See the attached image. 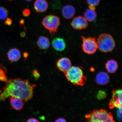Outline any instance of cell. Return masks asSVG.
Instances as JSON below:
<instances>
[{
	"label": "cell",
	"instance_id": "cell-12",
	"mask_svg": "<svg viewBox=\"0 0 122 122\" xmlns=\"http://www.w3.org/2000/svg\"><path fill=\"white\" fill-rule=\"evenodd\" d=\"M10 103L12 107L16 111H20L22 109L25 102L19 97H10Z\"/></svg>",
	"mask_w": 122,
	"mask_h": 122
},
{
	"label": "cell",
	"instance_id": "cell-24",
	"mask_svg": "<svg viewBox=\"0 0 122 122\" xmlns=\"http://www.w3.org/2000/svg\"><path fill=\"white\" fill-rule=\"evenodd\" d=\"M12 20L10 18H7L5 20V24L6 25L8 26H10L12 25Z\"/></svg>",
	"mask_w": 122,
	"mask_h": 122
},
{
	"label": "cell",
	"instance_id": "cell-9",
	"mask_svg": "<svg viewBox=\"0 0 122 122\" xmlns=\"http://www.w3.org/2000/svg\"><path fill=\"white\" fill-rule=\"evenodd\" d=\"M57 66L60 71L65 73L71 67V61L68 58L62 57L57 61Z\"/></svg>",
	"mask_w": 122,
	"mask_h": 122
},
{
	"label": "cell",
	"instance_id": "cell-11",
	"mask_svg": "<svg viewBox=\"0 0 122 122\" xmlns=\"http://www.w3.org/2000/svg\"><path fill=\"white\" fill-rule=\"evenodd\" d=\"M53 48L56 51H64L66 48V43L62 38L56 37L54 38L52 42Z\"/></svg>",
	"mask_w": 122,
	"mask_h": 122
},
{
	"label": "cell",
	"instance_id": "cell-25",
	"mask_svg": "<svg viewBox=\"0 0 122 122\" xmlns=\"http://www.w3.org/2000/svg\"><path fill=\"white\" fill-rule=\"evenodd\" d=\"M32 73L33 76L36 79H38L40 76L39 72L36 70H33Z\"/></svg>",
	"mask_w": 122,
	"mask_h": 122
},
{
	"label": "cell",
	"instance_id": "cell-4",
	"mask_svg": "<svg viewBox=\"0 0 122 122\" xmlns=\"http://www.w3.org/2000/svg\"><path fill=\"white\" fill-rule=\"evenodd\" d=\"M88 122H114L112 113L104 109L94 110L85 116Z\"/></svg>",
	"mask_w": 122,
	"mask_h": 122
},
{
	"label": "cell",
	"instance_id": "cell-8",
	"mask_svg": "<svg viewBox=\"0 0 122 122\" xmlns=\"http://www.w3.org/2000/svg\"><path fill=\"white\" fill-rule=\"evenodd\" d=\"M71 25L75 30H81L86 29L88 26V24L87 20L84 16H80L73 19Z\"/></svg>",
	"mask_w": 122,
	"mask_h": 122
},
{
	"label": "cell",
	"instance_id": "cell-15",
	"mask_svg": "<svg viewBox=\"0 0 122 122\" xmlns=\"http://www.w3.org/2000/svg\"><path fill=\"white\" fill-rule=\"evenodd\" d=\"M109 76L107 73L100 72L97 74L96 77V81L98 84L105 85L109 83Z\"/></svg>",
	"mask_w": 122,
	"mask_h": 122
},
{
	"label": "cell",
	"instance_id": "cell-17",
	"mask_svg": "<svg viewBox=\"0 0 122 122\" xmlns=\"http://www.w3.org/2000/svg\"><path fill=\"white\" fill-rule=\"evenodd\" d=\"M118 65L116 61L111 59L107 62L106 68L108 72L113 74L116 72L118 69Z\"/></svg>",
	"mask_w": 122,
	"mask_h": 122
},
{
	"label": "cell",
	"instance_id": "cell-10",
	"mask_svg": "<svg viewBox=\"0 0 122 122\" xmlns=\"http://www.w3.org/2000/svg\"><path fill=\"white\" fill-rule=\"evenodd\" d=\"M76 12L75 8L71 5H68L64 6L62 9V16L65 19H70L74 17Z\"/></svg>",
	"mask_w": 122,
	"mask_h": 122
},
{
	"label": "cell",
	"instance_id": "cell-28",
	"mask_svg": "<svg viewBox=\"0 0 122 122\" xmlns=\"http://www.w3.org/2000/svg\"><path fill=\"white\" fill-rule=\"evenodd\" d=\"M66 120L62 118H59L56 120L55 122H66Z\"/></svg>",
	"mask_w": 122,
	"mask_h": 122
},
{
	"label": "cell",
	"instance_id": "cell-6",
	"mask_svg": "<svg viewBox=\"0 0 122 122\" xmlns=\"http://www.w3.org/2000/svg\"><path fill=\"white\" fill-rule=\"evenodd\" d=\"M82 40V48L84 52L86 54L91 55L97 51V46L95 37H81Z\"/></svg>",
	"mask_w": 122,
	"mask_h": 122
},
{
	"label": "cell",
	"instance_id": "cell-13",
	"mask_svg": "<svg viewBox=\"0 0 122 122\" xmlns=\"http://www.w3.org/2000/svg\"><path fill=\"white\" fill-rule=\"evenodd\" d=\"M48 7V4L46 0H36L34 4L35 10L39 13L46 11Z\"/></svg>",
	"mask_w": 122,
	"mask_h": 122
},
{
	"label": "cell",
	"instance_id": "cell-33",
	"mask_svg": "<svg viewBox=\"0 0 122 122\" xmlns=\"http://www.w3.org/2000/svg\"><path fill=\"white\" fill-rule=\"evenodd\" d=\"M25 0L27 1H28V2H30V1L33 0Z\"/></svg>",
	"mask_w": 122,
	"mask_h": 122
},
{
	"label": "cell",
	"instance_id": "cell-16",
	"mask_svg": "<svg viewBox=\"0 0 122 122\" xmlns=\"http://www.w3.org/2000/svg\"><path fill=\"white\" fill-rule=\"evenodd\" d=\"M36 43L39 48L41 50L48 49L50 46V42L48 38L44 36H39Z\"/></svg>",
	"mask_w": 122,
	"mask_h": 122
},
{
	"label": "cell",
	"instance_id": "cell-31",
	"mask_svg": "<svg viewBox=\"0 0 122 122\" xmlns=\"http://www.w3.org/2000/svg\"><path fill=\"white\" fill-rule=\"evenodd\" d=\"M24 19L21 20L20 21V25H22L24 23Z\"/></svg>",
	"mask_w": 122,
	"mask_h": 122
},
{
	"label": "cell",
	"instance_id": "cell-5",
	"mask_svg": "<svg viewBox=\"0 0 122 122\" xmlns=\"http://www.w3.org/2000/svg\"><path fill=\"white\" fill-rule=\"evenodd\" d=\"M60 24V18L54 15H50L45 17L43 20L42 24L51 35L57 32Z\"/></svg>",
	"mask_w": 122,
	"mask_h": 122
},
{
	"label": "cell",
	"instance_id": "cell-21",
	"mask_svg": "<svg viewBox=\"0 0 122 122\" xmlns=\"http://www.w3.org/2000/svg\"><path fill=\"white\" fill-rule=\"evenodd\" d=\"M100 0H87L88 5L97 6L100 4Z\"/></svg>",
	"mask_w": 122,
	"mask_h": 122
},
{
	"label": "cell",
	"instance_id": "cell-19",
	"mask_svg": "<svg viewBox=\"0 0 122 122\" xmlns=\"http://www.w3.org/2000/svg\"><path fill=\"white\" fill-rule=\"evenodd\" d=\"M7 70L2 65L0 64V81L6 82L8 79L7 76Z\"/></svg>",
	"mask_w": 122,
	"mask_h": 122
},
{
	"label": "cell",
	"instance_id": "cell-22",
	"mask_svg": "<svg viewBox=\"0 0 122 122\" xmlns=\"http://www.w3.org/2000/svg\"><path fill=\"white\" fill-rule=\"evenodd\" d=\"M106 93L104 91H100L97 93V97L99 100L104 98L106 97Z\"/></svg>",
	"mask_w": 122,
	"mask_h": 122
},
{
	"label": "cell",
	"instance_id": "cell-30",
	"mask_svg": "<svg viewBox=\"0 0 122 122\" xmlns=\"http://www.w3.org/2000/svg\"><path fill=\"white\" fill-rule=\"evenodd\" d=\"M24 57L25 59H26L28 56V53L26 52H24L23 53Z\"/></svg>",
	"mask_w": 122,
	"mask_h": 122
},
{
	"label": "cell",
	"instance_id": "cell-2",
	"mask_svg": "<svg viewBox=\"0 0 122 122\" xmlns=\"http://www.w3.org/2000/svg\"><path fill=\"white\" fill-rule=\"evenodd\" d=\"M65 75L67 80L76 85L83 86L86 80V78L81 69L79 67L71 66Z\"/></svg>",
	"mask_w": 122,
	"mask_h": 122
},
{
	"label": "cell",
	"instance_id": "cell-32",
	"mask_svg": "<svg viewBox=\"0 0 122 122\" xmlns=\"http://www.w3.org/2000/svg\"><path fill=\"white\" fill-rule=\"evenodd\" d=\"M21 36H22V37H23L24 36H25V33H21Z\"/></svg>",
	"mask_w": 122,
	"mask_h": 122
},
{
	"label": "cell",
	"instance_id": "cell-20",
	"mask_svg": "<svg viewBox=\"0 0 122 122\" xmlns=\"http://www.w3.org/2000/svg\"><path fill=\"white\" fill-rule=\"evenodd\" d=\"M9 15L8 10L5 7H0V19H6Z\"/></svg>",
	"mask_w": 122,
	"mask_h": 122
},
{
	"label": "cell",
	"instance_id": "cell-29",
	"mask_svg": "<svg viewBox=\"0 0 122 122\" xmlns=\"http://www.w3.org/2000/svg\"><path fill=\"white\" fill-rule=\"evenodd\" d=\"M89 9H90V10H95L96 9V8L95 6H94L89 5Z\"/></svg>",
	"mask_w": 122,
	"mask_h": 122
},
{
	"label": "cell",
	"instance_id": "cell-23",
	"mask_svg": "<svg viewBox=\"0 0 122 122\" xmlns=\"http://www.w3.org/2000/svg\"><path fill=\"white\" fill-rule=\"evenodd\" d=\"M22 14L24 16L28 17L30 16V11L29 9H25L23 10Z\"/></svg>",
	"mask_w": 122,
	"mask_h": 122
},
{
	"label": "cell",
	"instance_id": "cell-3",
	"mask_svg": "<svg viewBox=\"0 0 122 122\" xmlns=\"http://www.w3.org/2000/svg\"><path fill=\"white\" fill-rule=\"evenodd\" d=\"M97 48L103 53L110 52L115 47V40L111 35L108 33L100 35L97 41Z\"/></svg>",
	"mask_w": 122,
	"mask_h": 122
},
{
	"label": "cell",
	"instance_id": "cell-14",
	"mask_svg": "<svg viewBox=\"0 0 122 122\" xmlns=\"http://www.w3.org/2000/svg\"><path fill=\"white\" fill-rule=\"evenodd\" d=\"M9 60L12 62L18 61L21 57V54L19 50L16 48H13L10 50L7 53Z\"/></svg>",
	"mask_w": 122,
	"mask_h": 122
},
{
	"label": "cell",
	"instance_id": "cell-18",
	"mask_svg": "<svg viewBox=\"0 0 122 122\" xmlns=\"http://www.w3.org/2000/svg\"><path fill=\"white\" fill-rule=\"evenodd\" d=\"M83 15L86 20L89 22H93L97 17V13L95 10H91L89 8L85 10Z\"/></svg>",
	"mask_w": 122,
	"mask_h": 122
},
{
	"label": "cell",
	"instance_id": "cell-26",
	"mask_svg": "<svg viewBox=\"0 0 122 122\" xmlns=\"http://www.w3.org/2000/svg\"><path fill=\"white\" fill-rule=\"evenodd\" d=\"M117 111V115L118 118L120 119L122 118V108H118Z\"/></svg>",
	"mask_w": 122,
	"mask_h": 122
},
{
	"label": "cell",
	"instance_id": "cell-27",
	"mask_svg": "<svg viewBox=\"0 0 122 122\" xmlns=\"http://www.w3.org/2000/svg\"><path fill=\"white\" fill-rule=\"evenodd\" d=\"M39 120L35 118H30L27 120V122H39Z\"/></svg>",
	"mask_w": 122,
	"mask_h": 122
},
{
	"label": "cell",
	"instance_id": "cell-34",
	"mask_svg": "<svg viewBox=\"0 0 122 122\" xmlns=\"http://www.w3.org/2000/svg\"></svg>",
	"mask_w": 122,
	"mask_h": 122
},
{
	"label": "cell",
	"instance_id": "cell-1",
	"mask_svg": "<svg viewBox=\"0 0 122 122\" xmlns=\"http://www.w3.org/2000/svg\"><path fill=\"white\" fill-rule=\"evenodd\" d=\"M5 83L3 91L0 94V102L4 101L10 97H19L25 103L32 98L36 85L32 84L28 80L11 78Z\"/></svg>",
	"mask_w": 122,
	"mask_h": 122
},
{
	"label": "cell",
	"instance_id": "cell-7",
	"mask_svg": "<svg viewBox=\"0 0 122 122\" xmlns=\"http://www.w3.org/2000/svg\"><path fill=\"white\" fill-rule=\"evenodd\" d=\"M122 90H116L112 91V97L109 102V106L111 109L114 108H122Z\"/></svg>",
	"mask_w": 122,
	"mask_h": 122
}]
</instances>
